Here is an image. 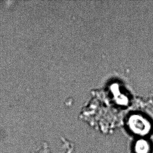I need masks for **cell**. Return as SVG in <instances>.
Listing matches in <instances>:
<instances>
[{
	"instance_id": "2",
	"label": "cell",
	"mask_w": 153,
	"mask_h": 153,
	"mask_svg": "<svg viewBox=\"0 0 153 153\" xmlns=\"http://www.w3.org/2000/svg\"><path fill=\"white\" fill-rule=\"evenodd\" d=\"M134 153H151L153 146L149 140L146 137H140L133 144Z\"/></svg>"
},
{
	"instance_id": "1",
	"label": "cell",
	"mask_w": 153,
	"mask_h": 153,
	"mask_svg": "<svg viewBox=\"0 0 153 153\" xmlns=\"http://www.w3.org/2000/svg\"><path fill=\"white\" fill-rule=\"evenodd\" d=\"M130 131L140 137H146L152 132L153 125L147 117L140 114H132L127 120Z\"/></svg>"
}]
</instances>
